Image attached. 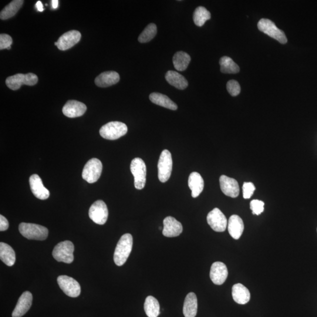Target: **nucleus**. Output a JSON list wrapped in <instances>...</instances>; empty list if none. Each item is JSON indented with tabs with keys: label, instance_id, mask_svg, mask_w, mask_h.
<instances>
[{
	"label": "nucleus",
	"instance_id": "nucleus-31",
	"mask_svg": "<svg viewBox=\"0 0 317 317\" xmlns=\"http://www.w3.org/2000/svg\"><path fill=\"white\" fill-rule=\"evenodd\" d=\"M221 72L224 74H237L240 68L230 57L222 56L219 62Z\"/></svg>",
	"mask_w": 317,
	"mask_h": 317
},
{
	"label": "nucleus",
	"instance_id": "nucleus-20",
	"mask_svg": "<svg viewBox=\"0 0 317 317\" xmlns=\"http://www.w3.org/2000/svg\"><path fill=\"white\" fill-rule=\"evenodd\" d=\"M228 231L232 237L236 240L240 238L244 231V225L240 217L232 215L228 222Z\"/></svg>",
	"mask_w": 317,
	"mask_h": 317
},
{
	"label": "nucleus",
	"instance_id": "nucleus-26",
	"mask_svg": "<svg viewBox=\"0 0 317 317\" xmlns=\"http://www.w3.org/2000/svg\"><path fill=\"white\" fill-rule=\"evenodd\" d=\"M150 99L152 102L158 104V106L166 108L173 110H178V106L173 102L170 98L162 94L154 92L150 96Z\"/></svg>",
	"mask_w": 317,
	"mask_h": 317
},
{
	"label": "nucleus",
	"instance_id": "nucleus-22",
	"mask_svg": "<svg viewBox=\"0 0 317 317\" xmlns=\"http://www.w3.org/2000/svg\"><path fill=\"white\" fill-rule=\"evenodd\" d=\"M232 296L236 302L244 305L249 302L250 293L248 288L240 283L234 284L232 288Z\"/></svg>",
	"mask_w": 317,
	"mask_h": 317
},
{
	"label": "nucleus",
	"instance_id": "nucleus-23",
	"mask_svg": "<svg viewBox=\"0 0 317 317\" xmlns=\"http://www.w3.org/2000/svg\"><path fill=\"white\" fill-rule=\"evenodd\" d=\"M188 185L192 190V197L198 198L204 188V178L200 174L192 172L188 177Z\"/></svg>",
	"mask_w": 317,
	"mask_h": 317
},
{
	"label": "nucleus",
	"instance_id": "nucleus-21",
	"mask_svg": "<svg viewBox=\"0 0 317 317\" xmlns=\"http://www.w3.org/2000/svg\"><path fill=\"white\" fill-rule=\"evenodd\" d=\"M119 74L114 72H107L101 73L96 78V86L101 88H106L114 85L120 82Z\"/></svg>",
	"mask_w": 317,
	"mask_h": 317
},
{
	"label": "nucleus",
	"instance_id": "nucleus-15",
	"mask_svg": "<svg viewBox=\"0 0 317 317\" xmlns=\"http://www.w3.org/2000/svg\"><path fill=\"white\" fill-rule=\"evenodd\" d=\"M221 190L225 195L232 198H237L240 193V188L237 180L222 175L220 178Z\"/></svg>",
	"mask_w": 317,
	"mask_h": 317
},
{
	"label": "nucleus",
	"instance_id": "nucleus-3",
	"mask_svg": "<svg viewBox=\"0 0 317 317\" xmlns=\"http://www.w3.org/2000/svg\"><path fill=\"white\" fill-rule=\"evenodd\" d=\"M128 132V127L126 124L113 121L108 123L100 128V136L108 140H116L126 136Z\"/></svg>",
	"mask_w": 317,
	"mask_h": 317
},
{
	"label": "nucleus",
	"instance_id": "nucleus-17",
	"mask_svg": "<svg viewBox=\"0 0 317 317\" xmlns=\"http://www.w3.org/2000/svg\"><path fill=\"white\" fill-rule=\"evenodd\" d=\"M183 232L181 222L176 218L168 216L164 219L162 234L165 237L174 238L180 236Z\"/></svg>",
	"mask_w": 317,
	"mask_h": 317
},
{
	"label": "nucleus",
	"instance_id": "nucleus-24",
	"mask_svg": "<svg viewBox=\"0 0 317 317\" xmlns=\"http://www.w3.org/2000/svg\"><path fill=\"white\" fill-rule=\"evenodd\" d=\"M198 312V299L194 292H190L185 298L183 312L185 317H195Z\"/></svg>",
	"mask_w": 317,
	"mask_h": 317
},
{
	"label": "nucleus",
	"instance_id": "nucleus-2",
	"mask_svg": "<svg viewBox=\"0 0 317 317\" xmlns=\"http://www.w3.org/2000/svg\"><path fill=\"white\" fill-rule=\"evenodd\" d=\"M19 231L24 237L29 240H45L48 237V230L42 226L22 222L19 226Z\"/></svg>",
	"mask_w": 317,
	"mask_h": 317
},
{
	"label": "nucleus",
	"instance_id": "nucleus-29",
	"mask_svg": "<svg viewBox=\"0 0 317 317\" xmlns=\"http://www.w3.org/2000/svg\"><path fill=\"white\" fill-rule=\"evenodd\" d=\"M190 60V56L183 52H176L173 58L174 68L178 72H184V70H186Z\"/></svg>",
	"mask_w": 317,
	"mask_h": 317
},
{
	"label": "nucleus",
	"instance_id": "nucleus-33",
	"mask_svg": "<svg viewBox=\"0 0 317 317\" xmlns=\"http://www.w3.org/2000/svg\"><path fill=\"white\" fill-rule=\"evenodd\" d=\"M157 34V26L154 23L148 25L142 32L138 38V41L140 43L150 42L154 39Z\"/></svg>",
	"mask_w": 317,
	"mask_h": 317
},
{
	"label": "nucleus",
	"instance_id": "nucleus-8",
	"mask_svg": "<svg viewBox=\"0 0 317 317\" xmlns=\"http://www.w3.org/2000/svg\"><path fill=\"white\" fill-rule=\"evenodd\" d=\"M258 26L260 31L276 40L282 44L288 42V38L285 33L276 28L275 24L271 20L262 18L260 20Z\"/></svg>",
	"mask_w": 317,
	"mask_h": 317
},
{
	"label": "nucleus",
	"instance_id": "nucleus-19",
	"mask_svg": "<svg viewBox=\"0 0 317 317\" xmlns=\"http://www.w3.org/2000/svg\"><path fill=\"white\" fill-rule=\"evenodd\" d=\"M32 302V295L29 292H23L18 299L16 308L12 314V317H22L31 308Z\"/></svg>",
	"mask_w": 317,
	"mask_h": 317
},
{
	"label": "nucleus",
	"instance_id": "nucleus-6",
	"mask_svg": "<svg viewBox=\"0 0 317 317\" xmlns=\"http://www.w3.org/2000/svg\"><path fill=\"white\" fill-rule=\"evenodd\" d=\"M172 158L170 151L165 150L162 152L158 164V180L162 183L167 182L172 171Z\"/></svg>",
	"mask_w": 317,
	"mask_h": 317
},
{
	"label": "nucleus",
	"instance_id": "nucleus-27",
	"mask_svg": "<svg viewBox=\"0 0 317 317\" xmlns=\"http://www.w3.org/2000/svg\"><path fill=\"white\" fill-rule=\"evenodd\" d=\"M0 258L9 267L14 264L16 259L14 250L11 246L2 242L0 244Z\"/></svg>",
	"mask_w": 317,
	"mask_h": 317
},
{
	"label": "nucleus",
	"instance_id": "nucleus-14",
	"mask_svg": "<svg viewBox=\"0 0 317 317\" xmlns=\"http://www.w3.org/2000/svg\"><path fill=\"white\" fill-rule=\"evenodd\" d=\"M228 276V270L224 262H217L212 264L210 276L212 281L216 285L224 284Z\"/></svg>",
	"mask_w": 317,
	"mask_h": 317
},
{
	"label": "nucleus",
	"instance_id": "nucleus-13",
	"mask_svg": "<svg viewBox=\"0 0 317 317\" xmlns=\"http://www.w3.org/2000/svg\"><path fill=\"white\" fill-rule=\"evenodd\" d=\"M80 38L82 34L80 32L72 30L60 36L58 41L55 42V46L62 50H69L79 42Z\"/></svg>",
	"mask_w": 317,
	"mask_h": 317
},
{
	"label": "nucleus",
	"instance_id": "nucleus-10",
	"mask_svg": "<svg viewBox=\"0 0 317 317\" xmlns=\"http://www.w3.org/2000/svg\"><path fill=\"white\" fill-rule=\"evenodd\" d=\"M58 284L66 296L70 298H77L80 294V286L75 279L67 276H60L57 279Z\"/></svg>",
	"mask_w": 317,
	"mask_h": 317
},
{
	"label": "nucleus",
	"instance_id": "nucleus-1",
	"mask_svg": "<svg viewBox=\"0 0 317 317\" xmlns=\"http://www.w3.org/2000/svg\"><path fill=\"white\" fill-rule=\"evenodd\" d=\"M133 246V238L130 234H124L118 242L114 252V262L118 266H122L129 258Z\"/></svg>",
	"mask_w": 317,
	"mask_h": 317
},
{
	"label": "nucleus",
	"instance_id": "nucleus-16",
	"mask_svg": "<svg viewBox=\"0 0 317 317\" xmlns=\"http://www.w3.org/2000/svg\"><path fill=\"white\" fill-rule=\"evenodd\" d=\"M30 188L34 195L40 200H46L50 197V191L44 186L42 178L38 174H32L30 178Z\"/></svg>",
	"mask_w": 317,
	"mask_h": 317
},
{
	"label": "nucleus",
	"instance_id": "nucleus-35",
	"mask_svg": "<svg viewBox=\"0 0 317 317\" xmlns=\"http://www.w3.org/2000/svg\"><path fill=\"white\" fill-rule=\"evenodd\" d=\"M256 187L252 182H245L242 185V194L245 200H248L254 194Z\"/></svg>",
	"mask_w": 317,
	"mask_h": 317
},
{
	"label": "nucleus",
	"instance_id": "nucleus-36",
	"mask_svg": "<svg viewBox=\"0 0 317 317\" xmlns=\"http://www.w3.org/2000/svg\"><path fill=\"white\" fill-rule=\"evenodd\" d=\"M264 202L258 200H254L250 202V208L252 210V214L256 215H260L264 212Z\"/></svg>",
	"mask_w": 317,
	"mask_h": 317
},
{
	"label": "nucleus",
	"instance_id": "nucleus-4",
	"mask_svg": "<svg viewBox=\"0 0 317 317\" xmlns=\"http://www.w3.org/2000/svg\"><path fill=\"white\" fill-rule=\"evenodd\" d=\"M130 171L134 176V184L137 190L144 188L146 180V166L141 158H136L132 160Z\"/></svg>",
	"mask_w": 317,
	"mask_h": 317
},
{
	"label": "nucleus",
	"instance_id": "nucleus-7",
	"mask_svg": "<svg viewBox=\"0 0 317 317\" xmlns=\"http://www.w3.org/2000/svg\"><path fill=\"white\" fill-rule=\"evenodd\" d=\"M74 246L72 242L66 240L59 242L54 248L52 256L56 261L70 264L74 261Z\"/></svg>",
	"mask_w": 317,
	"mask_h": 317
},
{
	"label": "nucleus",
	"instance_id": "nucleus-11",
	"mask_svg": "<svg viewBox=\"0 0 317 317\" xmlns=\"http://www.w3.org/2000/svg\"><path fill=\"white\" fill-rule=\"evenodd\" d=\"M89 216L96 224L103 225L108 217V210L106 204L102 200H97L91 206L89 210Z\"/></svg>",
	"mask_w": 317,
	"mask_h": 317
},
{
	"label": "nucleus",
	"instance_id": "nucleus-38",
	"mask_svg": "<svg viewBox=\"0 0 317 317\" xmlns=\"http://www.w3.org/2000/svg\"><path fill=\"white\" fill-rule=\"evenodd\" d=\"M9 227L8 222L2 215H0V230L2 232L8 230Z\"/></svg>",
	"mask_w": 317,
	"mask_h": 317
},
{
	"label": "nucleus",
	"instance_id": "nucleus-34",
	"mask_svg": "<svg viewBox=\"0 0 317 317\" xmlns=\"http://www.w3.org/2000/svg\"><path fill=\"white\" fill-rule=\"evenodd\" d=\"M227 90L229 94L232 96H236L240 93V86L235 80H230L227 84Z\"/></svg>",
	"mask_w": 317,
	"mask_h": 317
},
{
	"label": "nucleus",
	"instance_id": "nucleus-37",
	"mask_svg": "<svg viewBox=\"0 0 317 317\" xmlns=\"http://www.w3.org/2000/svg\"><path fill=\"white\" fill-rule=\"evenodd\" d=\"M12 39L11 36L6 34L0 35V50L8 49L12 46Z\"/></svg>",
	"mask_w": 317,
	"mask_h": 317
},
{
	"label": "nucleus",
	"instance_id": "nucleus-41",
	"mask_svg": "<svg viewBox=\"0 0 317 317\" xmlns=\"http://www.w3.org/2000/svg\"><path fill=\"white\" fill-rule=\"evenodd\" d=\"M160 230H162V227L160 228Z\"/></svg>",
	"mask_w": 317,
	"mask_h": 317
},
{
	"label": "nucleus",
	"instance_id": "nucleus-25",
	"mask_svg": "<svg viewBox=\"0 0 317 317\" xmlns=\"http://www.w3.org/2000/svg\"><path fill=\"white\" fill-rule=\"evenodd\" d=\"M165 78L170 85L178 90L186 89L188 86L186 79L180 73L174 70H168L165 76Z\"/></svg>",
	"mask_w": 317,
	"mask_h": 317
},
{
	"label": "nucleus",
	"instance_id": "nucleus-40",
	"mask_svg": "<svg viewBox=\"0 0 317 317\" xmlns=\"http://www.w3.org/2000/svg\"><path fill=\"white\" fill-rule=\"evenodd\" d=\"M52 8L54 9H56L58 8V0H52Z\"/></svg>",
	"mask_w": 317,
	"mask_h": 317
},
{
	"label": "nucleus",
	"instance_id": "nucleus-28",
	"mask_svg": "<svg viewBox=\"0 0 317 317\" xmlns=\"http://www.w3.org/2000/svg\"><path fill=\"white\" fill-rule=\"evenodd\" d=\"M144 310L148 317H158L160 314V303L153 296H148L145 300Z\"/></svg>",
	"mask_w": 317,
	"mask_h": 317
},
{
	"label": "nucleus",
	"instance_id": "nucleus-12",
	"mask_svg": "<svg viewBox=\"0 0 317 317\" xmlns=\"http://www.w3.org/2000/svg\"><path fill=\"white\" fill-rule=\"evenodd\" d=\"M207 221L211 228L217 232H224L228 224L225 215L218 208H214L213 210L209 212Z\"/></svg>",
	"mask_w": 317,
	"mask_h": 317
},
{
	"label": "nucleus",
	"instance_id": "nucleus-9",
	"mask_svg": "<svg viewBox=\"0 0 317 317\" xmlns=\"http://www.w3.org/2000/svg\"><path fill=\"white\" fill-rule=\"evenodd\" d=\"M102 171V164L98 158H91L85 165L82 176L90 184H94L99 180Z\"/></svg>",
	"mask_w": 317,
	"mask_h": 317
},
{
	"label": "nucleus",
	"instance_id": "nucleus-5",
	"mask_svg": "<svg viewBox=\"0 0 317 317\" xmlns=\"http://www.w3.org/2000/svg\"><path fill=\"white\" fill-rule=\"evenodd\" d=\"M38 76L34 74H18L8 77L6 79V83L10 89L16 90L20 89L22 85L35 86L38 82Z\"/></svg>",
	"mask_w": 317,
	"mask_h": 317
},
{
	"label": "nucleus",
	"instance_id": "nucleus-30",
	"mask_svg": "<svg viewBox=\"0 0 317 317\" xmlns=\"http://www.w3.org/2000/svg\"><path fill=\"white\" fill-rule=\"evenodd\" d=\"M23 2L22 0H14L10 2L0 12V18L5 20L14 16L22 8Z\"/></svg>",
	"mask_w": 317,
	"mask_h": 317
},
{
	"label": "nucleus",
	"instance_id": "nucleus-39",
	"mask_svg": "<svg viewBox=\"0 0 317 317\" xmlns=\"http://www.w3.org/2000/svg\"><path fill=\"white\" fill-rule=\"evenodd\" d=\"M36 8L40 12H42L44 9L43 8V5L42 2L38 1L36 2Z\"/></svg>",
	"mask_w": 317,
	"mask_h": 317
},
{
	"label": "nucleus",
	"instance_id": "nucleus-32",
	"mask_svg": "<svg viewBox=\"0 0 317 317\" xmlns=\"http://www.w3.org/2000/svg\"><path fill=\"white\" fill-rule=\"evenodd\" d=\"M194 21L198 26H202L206 22L211 18L210 12L204 6H198L194 13Z\"/></svg>",
	"mask_w": 317,
	"mask_h": 317
},
{
	"label": "nucleus",
	"instance_id": "nucleus-18",
	"mask_svg": "<svg viewBox=\"0 0 317 317\" xmlns=\"http://www.w3.org/2000/svg\"><path fill=\"white\" fill-rule=\"evenodd\" d=\"M87 110L85 104L75 100H68L62 108V112L67 117L74 118L82 116Z\"/></svg>",
	"mask_w": 317,
	"mask_h": 317
}]
</instances>
